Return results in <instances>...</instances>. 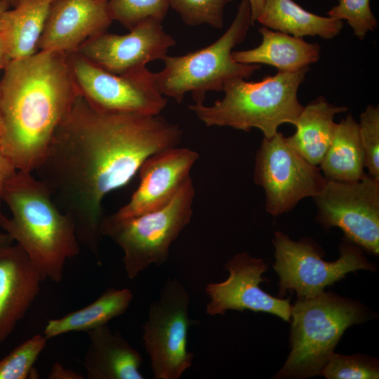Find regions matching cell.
<instances>
[{
  "label": "cell",
  "mask_w": 379,
  "mask_h": 379,
  "mask_svg": "<svg viewBox=\"0 0 379 379\" xmlns=\"http://www.w3.org/2000/svg\"><path fill=\"white\" fill-rule=\"evenodd\" d=\"M182 135L161 114L106 111L80 93L76 98L34 172L99 265L104 198L127 185L152 154L177 147Z\"/></svg>",
  "instance_id": "6da1fadb"
},
{
  "label": "cell",
  "mask_w": 379,
  "mask_h": 379,
  "mask_svg": "<svg viewBox=\"0 0 379 379\" xmlns=\"http://www.w3.org/2000/svg\"><path fill=\"white\" fill-rule=\"evenodd\" d=\"M3 69L0 147L18 171L34 173L79 91L68 54L38 51Z\"/></svg>",
  "instance_id": "7a4b0ae2"
},
{
  "label": "cell",
  "mask_w": 379,
  "mask_h": 379,
  "mask_svg": "<svg viewBox=\"0 0 379 379\" xmlns=\"http://www.w3.org/2000/svg\"><path fill=\"white\" fill-rule=\"evenodd\" d=\"M2 201L11 216L0 227L25 251L43 280L59 283L67 260L80 251L73 220L33 173L17 171L6 183Z\"/></svg>",
  "instance_id": "3957f363"
},
{
  "label": "cell",
  "mask_w": 379,
  "mask_h": 379,
  "mask_svg": "<svg viewBox=\"0 0 379 379\" xmlns=\"http://www.w3.org/2000/svg\"><path fill=\"white\" fill-rule=\"evenodd\" d=\"M309 70L277 72L258 81L236 79L225 84L224 96L212 105L194 103L189 109L208 127L228 126L246 132L255 128L270 138L281 124H296L304 107L298 91Z\"/></svg>",
  "instance_id": "277c9868"
},
{
  "label": "cell",
  "mask_w": 379,
  "mask_h": 379,
  "mask_svg": "<svg viewBox=\"0 0 379 379\" xmlns=\"http://www.w3.org/2000/svg\"><path fill=\"white\" fill-rule=\"evenodd\" d=\"M251 25L249 3L241 0L234 19L218 40L197 51L163 59V69L154 73L159 92L178 103L191 93L194 103H203L208 91H222L232 80L250 78L261 65L237 62L232 53L246 39Z\"/></svg>",
  "instance_id": "5b68a950"
},
{
  "label": "cell",
  "mask_w": 379,
  "mask_h": 379,
  "mask_svg": "<svg viewBox=\"0 0 379 379\" xmlns=\"http://www.w3.org/2000/svg\"><path fill=\"white\" fill-rule=\"evenodd\" d=\"M358 302L324 291L291 305V352L276 378L320 375L345 331L367 319Z\"/></svg>",
  "instance_id": "8992f818"
},
{
  "label": "cell",
  "mask_w": 379,
  "mask_h": 379,
  "mask_svg": "<svg viewBox=\"0 0 379 379\" xmlns=\"http://www.w3.org/2000/svg\"><path fill=\"white\" fill-rule=\"evenodd\" d=\"M195 188L191 177L164 206L135 216L119 218L111 214L100 223L102 236L124 252L127 277L133 280L149 265L165 264L171 244L190 222Z\"/></svg>",
  "instance_id": "52a82bcc"
},
{
  "label": "cell",
  "mask_w": 379,
  "mask_h": 379,
  "mask_svg": "<svg viewBox=\"0 0 379 379\" xmlns=\"http://www.w3.org/2000/svg\"><path fill=\"white\" fill-rule=\"evenodd\" d=\"M190 297L182 284L168 278L159 298L149 306L142 326V340L154 379H178L192 366L194 354L187 349Z\"/></svg>",
  "instance_id": "ba28073f"
},
{
  "label": "cell",
  "mask_w": 379,
  "mask_h": 379,
  "mask_svg": "<svg viewBox=\"0 0 379 379\" xmlns=\"http://www.w3.org/2000/svg\"><path fill=\"white\" fill-rule=\"evenodd\" d=\"M273 244V268L279 277V296L295 291L298 299L314 298L326 286L359 270L375 271L362 248L349 241L340 246V257L333 262L323 260L320 251L305 240L295 241L281 232H276Z\"/></svg>",
  "instance_id": "9c48e42d"
},
{
  "label": "cell",
  "mask_w": 379,
  "mask_h": 379,
  "mask_svg": "<svg viewBox=\"0 0 379 379\" xmlns=\"http://www.w3.org/2000/svg\"><path fill=\"white\" fill-rule=\"evenodd\" d=\"M254 180L266 195V210L277 216L291 210L301 199L316 197L326 179L291 148L281 133L264 138L255 157Z\"/></svg>",
  "instance_id": "30bf717a"
},
{
  "label": "cell",
  "mask_w": 379,
  "mask_h": 379,
  "mask_svg": "<svg viewBox=\"0 0 379 379\" xmlns=\"http://www.w3.org/2000/svg\"><path fill=\"white\" fill-rule=\"evenodd\" d=\"M314 199L324 227L340 228L347 241L378 255L379 180L367 174L354 182L326 180Z\"/></svg>",
  "instance_id": "8fae6325"
},
{
  "label": "cell",
  "mask_w": 379,
  "mask_h": 379,
  "mask_svg": "<svg viewBox=\"0 0 379 379\" xmlns=\"http://www.w3.org/2000/svg\"><path fill=\"white\" fill-rule=\"evenodd\" d=\"M71 71L79 93L103 110L160 114L167 100L158 90L154 73L148 69L116 74L92 63L77 53L68 54Z\"/></svg>",
  "instance_id": "7c38bea8"
},
{
  "label": "cell",
  "mask_w": 379,
  "mask_h": 379,
  "mask_svg": "<svg viewBox=\"0 0 379 379\" xmlns=\"http://www.w3.org/2000/svg\"><path fill=\"white\" fill-rule=\"evenodd\" d=\"M174 38L163 28L162 21L148 19L126 34H98L76 52L101 68L116 74H128L147 69L146 65L162 60L175 45Z\"/></svg>",
  "instance_id": "4fadbf2b"
},
{
  "label": "cell",
  "mask_w": 379,
  "mask_h": 379,
  "mask_svg": "<svg viewBox=\"0 0 379 379\" xmlns=\"http://www.w3.org/2000/svg\"><path fill=\"white\" fill-rule=\"evenodd\" d=\"M228 278L219 283L206 286L205 292L210 300L206 312L211 316L223 315L228 310H251L276 315L291 321L290 298H276L261 289L260 284L267 281L262 274L267 270L261 258L246 252L239 253L226 264Z\"/></svg>",
  "instance_id": "5bb4252c"
},
{
  "label": "cell",
  "mask_w": 379,
  "mask_h": 379,
  "mask_svg": "<svg viewBox=\"0 0 379 379\" xmlns=\"http://www.w3.org/2000/svg\"><path fill=\"white\" fill-rule=\"evenodd\" d=\"M199 157L197 151L178 146L152 154L138 172V187L129 201L113 215L126 218L166 205L190 178V171Z\"/></svg>",
  "instance_id": "9a60e30c"
},
{
  "label": "cell",
  "mask_w": 379,
  "mask_h": 379,
  "mask_svg": "<svg viewBox=\"0 0 379 379\" xmlns=\"http://www.w3.org/2000/svg\"><path fill=\"white\" fill-rule=\"evenodd\" d=\"M112 21L108 0H56L51 8L38 51L76 53L88 39L106 32Z\"/></svg>",
  "instance_id": "2e32d148"
},
{
  "label": "cell",
  "mask_w": 379,
  "mask_h": 379,
  "mask_svg": "<svg viewBox=\"0 0 379 379\" xmlns=\"http://www.w3.org/2000/svg\"><path fill=\"white\" fill-rule=\"evenodd\" d=\"M43 279L15 244L0 246V344L13 333L38 295Z\"/></svg>",
  "instance_id": "e0dca14e"
},
{
  "label": "cell",
  "mask_w": 379,
  "mask_h": 379,
  "mask_svg": "<svg viewBox=\"0 0 379 379\" xmlns=\"http://www.w3.org/2000/svg\"><path fill=\"white\" fill-rule=\"evenodd\" d=\"M84 366L88 379H144L140 353L107 324L86 332Z\"/></svg>",
  "instance_id": "ac0fdd59"
},
{
  "label": "cell",
  "mask_w": 379,
  "mask_h": 379,
  "mask_svg": "<svg viewBox=\"0 0 379 379\" xmlns=\"http://www.w3.org/2000/svg\"><path fill=\"white\" fill-rule=\"evenodd\" d=\"M261 44L253 48L232 51V58L244 64L267 65L278 72H295L310 67L320 57L321 46L302 38L261 27Z\"/></svg>",
  "instance_id": "d6986e66"
},
{
  "label": "cell",
  "mask_w": 379,
  "mask_h": 379,
  "mask_svg": "<svg viewBox=\"0 0 379 379\" xmlns=\"http://www.w3.org/2000/svg\"><path fill=\"white\" fill-rule=\"evenodd\" d=\"M56 0H20L2 15L0 38L8 62L38 51V44L53 3Z\"/></svg>",
  "instance_id": "ffe728a7"
},
{
  "label": "cell",
  "mask_w": 379,
  "mask_h": 379,
  "mask_svg": "<svg viewBox=\"0 0 379 379\" xmlns=\"http://www.w3.org/2000/svg\"><path fill=\"white\" fill-rule=\"evenodd\" d=\"M347 107L328 102L319 97L303 107L295 126L296 131L286 140L310 164L319 165L332 140L336 123L334 116L346 112Z\"/></svg>",
  "instance_id": "44dd1931"
},
{
  "label": "cell",
  "mask_w": 379,
  "mask_h": 379,
  "mask_svg": "<svg viewBox=\"0 0 379 379\" xmlns=\"http://www.w3.org/2000/svg\"><path fill=\"white\" fill-rule=\"evenodd\" d=\"M256 22L270 29L295 37L331 39L343 27L342 20L309 12L293 0H265Z\"/></svg>",
  "instance_id": "7402d4cb"
},
{
  "label": "cell",
  "mask_w": 379,
  "mask_h": 379,
  "mask_svg": "<svg viewBox=\"0 0 379 379\" xmlns=\"http://www.w3.org/2000/svg\"><path fill=\"white\" fill-rule=\"evenodd\" d=\"M319 165L326 180L354 182L366 175L358 123L351 114L336 123L331 145Z\"/></svg>",
  "instance_id": "603a6c76"
},
{
  "label": "cell",
  "mask_w": 379,
  "mask_h": 379,
  "mask_svg": "<svg viewBox=\"0 0 379 379\" xmlns=\"http://www.w3.org/2000/svg\"><path fill=\"white\" fill-rule=\"evenodd\" d=\"M133 298V293L128 288H109L88 306L49 320L44 335L50 339L70 332H88L106 325L123 314Z\"/></svg>",
  "instance_id": "cb8c5ba5"
},
{
  "label": "cell",
  "mask_w": 379,
  "mask_h": 379,
  "mask_svg": "<svg viewBox=\"0 0 379 379\" xmlns=\"http://www.w3.org/2000/svg\"><path fill=\"white\" fill-rule=\"evenodd\" d=\"M170 8L169 0H109L112 20L131 29L148 19L163 21Z\"/></svg>",
  "instance_id": "d4e9b609"
},
{
  "label": "cell",
  "mask_w": 379,
  "mask_h": 379,
  "mask_svg": "<svg viewBox=\"0 0 379 379\" xmlns=\"http://www.w3.org/2000/svg\"><path fill=\"white\" fill-rule=\"evenodd\" d=\"M47 338L37 334L24 341L0 360V379H27L44 350Z\"/></svg>",
  "instance_id": "484cf974"
},
{
  "label": "cell",
  "mask_w": 379,
  "mask_h": 379,
  "mask_svg": "<svg viewBox=\"0 0 379 379\" xmlns=\"http://www.w3.org/2000/svg\"><path fill=\"white\" fill-rule=\"evenodd\" d=\"M327 379H378L377 359L364 354L333 353L320 372Z\"/></svg>",
  "instance_id": "4316f807"
},
{
  "label": "cell",
  "mask_w": 379,
  "mask_h": 379,
  "mask_svg": "<svg viewBox=\"0 0 379 379\" xmlns=\"http://www.w3.org/2000/svg\"><path fill=\"white\" fill-rule=\"evenodd\" d=\"M232 1L169 0V4L188 26L207 24L220 29L224 25V9Z\"/></svg>",
  "instance_id": "83f0119b"
},
{
  "label": "cell",
  "mask_w": 379,
  "mask_h": 379,
  "mask_svg": "<svg viewBox=\"0 0 379 379\" xmlns=\"http://www.w3.org/2000/svg\"><path fill=\"white\" fill-rule=\"evenodd\" d=\"M327 14L328 17L346 20L355 36L361 40L378 27L370 0H338V4L331 8Z\"/></svg>",
  "instance_id": "f1b7e54d"
},
{
  "label": "cell",
  "mask_w": 379,
  "mask_h": 379,
  "mask_svg": "<svg viewBox=\"0 0 379 379\" xmlns=\"http://www.w3.org/2000/svg\"><path fill=\"white\" fill-rule=\"evenodd\" d=\"M364 156V167L368 175L379 180V107L368 105L361 114L358 123Z\"/></svg>",
  "instance_id": "f546056e"
},
{
  "label": "cell",
  "mask_w": 379,
  "mask_h": 379,
  "mask_svg": "<svg viewBox=\"0 0 379 379\" xmlns=\"http://www.w3.org/2000/svg\"><path fill=\"white\" fill-rule=\"evenodd\" d=\"M17 171L9 159L2 152L0 147V220L4 215L1 209L4 186Z\"/></svg>",
  "instance_id": "4dcf8cb0"
},
{
  "label": "cell",
  "mask_w": 379,
  "mask_h": 379,
  "mask_svg": "<svg viewBox=\"0 0 379 379\" xmlns=\"http://www.w3.org/2000/svg\"><path fill=\"white\" fill-rule=\"evenodd\" d=\"M49 379H82V375L77 372L65 368L60 363H55L48 375Z\"/></svg>",
  "instance_id": "1f68e13d"
},
{
  "label": "cell",
  "mask_w": 379,
  "mask_h": 379,
  "mask_svg": "<svg viewBox=\"0 0 379 379\" xmlns=\"http://www.w3.org/2000/svg\"><path fill=\"white\" fill-rule=\"evenodd\" d=\"M251 7V22L252 25H254L256 22L257 18L260 15L262 9L263 8L265 0H246Z\"/></svg>",
  "instance_id": "d6a6232c"
},
{
  "label": "cell",
  "mask_w": 379,
  "mask_h": 379,
  "mask_svg": "<svg viewBox=\"0 0 379 379\" xmlns=\"http://www.w3.org/2000/svg\"><path fill=\"white\" fill-rule=\"evenodd\" d=\"M8 63L5 48L3 42L0 38V69H4Z\"/></svg>",
  "instance_id": "836d02e7"
},
{
  "label": "cell",
  "mask_w": 379,
  "mask_h": 379,
  "mask_svg": "<svg viewBox=\"0 0 379 379\" xmlns=\"http://www.w3.org/2000/svg\"><path fill=\"white\" fill-rule=\"evenodd\" d=\"M13 240L6 232H0V246L12 244Z\"/></svg>",
  "instance_id": "e575fe53"
},
{
  "label": "cell",
  "mask_w": 379,
  "mask_h": 379,
  "mask_svg": "<svg viewBox=\"0 0 379 379\" xmlns=\"http://www.w3.org/2000/svg\"><path fill=\"white\" fill-rule=\"evenodd\" d=\"M10 6L4 0H0V24L3 13L9 8Z\"/></svg>",
  "instance_id": "d590c367"
},
{
  "label": "cell",
  "mask_w": 379,
  "mask_h": 379,
  "mask_svg": "<svg viewBox=\"0 0 379 379\" xmlns=\"http://www.w3.org/2000/svg\"><path fill=\"white\" fill-rule=\"evenodd\" d=\"M0 104H1V93H0ZM3 132H4V125H3V121H2L1 114V106H0V136L2 135Z\"/></svg>",
  "instance_id": "8d00e7d4"
},
{
  "label": "cell",
  "mask_w": 379,
  "mask_h": 379,
  "mask_svg": "<svg viewBox=\"0 0 379 379\" xmlns=\"http://www.w3.org/2000/svg\"><path fill=\"white\" fill-rule=\"evenodd\" d=\"M4 1H6L10 6L14 7L20 0H4Z\"/></svg>",
  "instance_id": "74e56055"
},
{
  "label": "cell",
  "mask_w": 379,
  "mask_h": 379,
  "mask_svg": "<svg viewBox=\"0 0 379 379\" xmlns=\"http://www.w3.org/2000/svg\"><path fill=\"white\" fill-rule=\"evenodd\" d=\"M109 1V0H108Z\"/></svg>",
  "instance_id": "f35d334b"
}]
</instances>
